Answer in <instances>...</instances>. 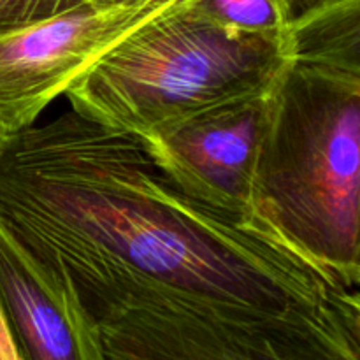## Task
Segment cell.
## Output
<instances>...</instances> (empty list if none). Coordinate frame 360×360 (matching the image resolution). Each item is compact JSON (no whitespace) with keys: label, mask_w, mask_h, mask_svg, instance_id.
Segmentation results:
<instances>
[{"label":"cell","mask_w":360,"mask_h":360,"mask_svg":"<svg viewBox=\"0 0 360 360\" xmlns=\"http://www.w3.org/2000/svg\"><path fill=\"white\" fill-rule=\"evenodd\" d=\"M290 60L288 35L231 30L181 0L127 34L65 95L79 115L143 136L271 90Z\"/></svg>","instance_id":"7a4b0ae2"},{"label":"cell","mask_w":360,"mask_h":360,"mask_svg":"<svg viewBox=\"0 0 360 360\" xmlns=\"http://www.w3.org/2000/svg\"><path fill=\"white\" fill-rule=\"evenodd\" d=\"M292 58L360 83V0H320L292 21Z\"/></svg>","instance_id":"52a82bcc"},{"label":"cell","mask_w":360,"mask_h":360,"mask_svg":"<svg viewBox=\"0 0 360 360\" xmlns=\"http://www.w3.org/2000/svg\"><path fill=\"white\" fill-rule=\"evenodd\" d=\"M0 359H21L16 343L13 340L9 326H7L6 315L0 306Z\"/></svg>","instance_id":"9c48e42d"},{"label":"cell","mask_w":360,"mask_h":360,"mask_svg":"<svg viewBox=\"0 0 360 360\" xmlns=\"http://www.w3.org/2000/svg\"><path fill=\"white\" fill-rule=\"evenodd\" d=\"M273 88L137 137L155 164L185 193L220 210L259 213L255 167Z\"/></svg>","instance_id":"5b68a950"},{"label":"cell","mask_w":360,"mask_h":360,"mask_svg":"<svg viewBox=\"0 0 360 360\" xmlns=\"http://www.w3.org/2000/svg\"><path fill=\"white\" fill-rule=\"evenodd\" d=\"M0 306L21 359L84 360L60 297L2 225Z\"/></svg>","instance_id":"8992f818"},{"label":"cell","mask_w":360,"mask_h":360,"mask_svg":"<svg viewBox=\"0 0 360 360\" xmlns=\"http://www.w3.org/2000/svg\"><path fill=\"white\" fill-rule=\"evenodd\" d=\"M357 287H360V280H359V281H357Z\"/></svg>","instance_id":"4fadbf2b"},{"label":"cell","mask_w":360,"mask_h":360,"mask_svg":"<svg viewBox=\"0 0 360 360\" xmlns=\"http://www.w3.org/2000/svg\"><path fill=\"white\" fill-rule=\"evenodd\" d=\"M316 2H320V0H295V6H297V14L302 13L306 7L313 6V4H316Z\"/></svg>","instance_id":"8fae6325"},{"label":"cell","mask_w":360,"mask_h":360,"mask_svg":"<svg viewBox=\"0 0 360 360\" xmlns=\"http://www.w3.org/2000/svg\"><path fill=\"white\" fill-rule=\"evenodd\" d=\"M357 302H359V311H360V287L357 288Z\"/></svg>","instance_id":"7c38bea8"},{"label":"cell","mask_w":360,"mask_h":360,"mask_svg":"<svg viewBox=\"0 0 360 360\" xmlns=\"http://www.w3.org/2000/svg\"><path fill=\"white\" fill-rule=\"evenodd\" d=\"M255 206L355 285L360 213V83L292 58L271 91Z\"/></svg>","instance_id":"3957f363"},{"label":"cell","mask_w":360,"mask_h":360,"mask_svg":"<svg viewBox=\"0 0 360 360\" xmlns=\"http://www.w3.org/2000/svg\"><path fill=\"white\" fill-rule=\"evenodd\" d=\"M181 0H95L0 37V139L42 111L104 53Z\"/></svg>","instance_id":"277c9868"},{"label":"cell","mask_w":360,"mask_h":360,"mask_svg":"<svg viewBox=\"0 0 360 360\" xmlns=\"http://www.w3.org/2000/svg\"><path fill=\"white\" fill-rule=\"evenodd\" d=\"M360 280V213H359V229H357V253H355V285Z\"/></svg>","instance_id":"30bf717a"},{"label":"cell","mask_w":360,"mask_h":360,"mask_svg":"<svg viewBox=\"0 0 360 360\" xmlns=\"http://www.w3.org/2000/svg\"><path fill=\"white\" fill-rule=\"evenodd\" d=\"M0 225L84 360H360L357 287L266 214L183 192L74 109L0 139Z\"/></svg>","instance_id":"6da1fadb"},{"label":"cell","mask_w":360,"mask_h":360,"mask_svg":"<svg viewBox=\"0 0 360 360\" xmlns=\"http://www.w3.org/2000/svg\"><path fill=\"white\" fill-rule=\"evenodd\" d=\"M95 0H0V37Z\"/></svg>","instance_id":"ba28073f"}]
</instances>
